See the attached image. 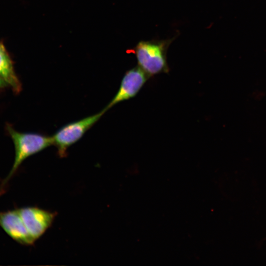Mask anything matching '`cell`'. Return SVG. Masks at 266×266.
Listing matches in <instances>:
<instances>
[{"instance_id": "obj_7", "label": "cell", "mask_w": 266, "mask_h": 266, "mask_svg": "<svg viewBox=\"0 0 266 266\" xmlns=\"http://www.w3.org/2000/svg\"><path fill=\"white\" fill-rule=\"evenodd\" d=\"M0 78L5 81L16 93L22 88L21 84L14 70L10 58L4 46L0 43Z\"/></svg>"}, {"instance_id": "obj_4", "label": "cell", "mask_w": 266, "mask_h": 266, "mask_svg": "<svg viewBox=\"0 0 266 266\" xmlns=\"http://www.w3.org/2000/svg\"><path fill=\"white\" fill-rule=\"evenodd\" d=\"M149 78L138 66L128 70L121 80L118 91L105 108L107 110L119 102L134 97Z\"/></svg>"}, {"instance_id": "obj_5", "label": "cell", "mask_w": 266, "mask_h": 266, "mask_svg": "<svg viewBox=\"0 0 266 266\" xmlns=\"http://www.w3.org/2000/svg\"><path fill=\"white\" fill-rule=\"evenodd\" d=\"M20 215L29 233L35 241L52 224L55 215L36 207L18 208Z\"/></svg>"}, {"instance_id": "obj_3", "label": "cell", "mask_w": 266, "mask_h": 266, "mask_svg": "<svg viewBox=\"0 0 266 266\" xmlns=\"http://www.w3.org/2000/svg\"><path fill=\"white\" fill-rule=\"evenodd\" d=\"M106 111L104 108L98 113L67 124L59 129L52 136L59 155L65 156L67 148L79 140Z\"/></svg>"}, {"instance_id": "obj_2", "label": "cell", "mask_w": 266, "mask_h": 266, "mask_svg": "<svg viewBox=\"0 0 266 266\" xmlns=\"http://www.w3.org/2000/svg\"><path fill=\"white\" fill-rule=\"evenodd\" d=\"M7 129L14 144L15 155L12 168L1 183L0 191L5 188L25 160L53 144L52 136L35 133H19L10 126L7 127Z\"/></svg>"}, {"instance_id": "obj_1", "label": "cell", "mask_w": 266, "mask_h": 266, "mask_svg": "<svg viewBox=\"0 0 266 266\" xmlns=\"http://www.w3.org/2000/svg\"><path fill=\"white\" fill-rule=\"evenodd\" d=\"M174 38L140 41L134 48L138 66L149 78L169 72L166 52Z\"/></svg>"}, {"instance_id": "obj_8", "label": "cell", "mask_w": 266, "mask_h": 266, "mask_svg": "<svg viewBox=\"0 0 266 266\" xmlns=\"http://www.w3.org/2000/svg\"><path fill=\"white\" fill-rule=\"evenodd\" d=\"M7 85V84L4 80L0 78V88L4 87Z\"/></svg>"}, {"instance_id": "obj_6", "label": "cell", "mask_w": 266, "mask_h": 266, "mask_svg": "<svg viewBox=\"0 0 266 266\" xmlns=\"http://www.w3.org/2000/svg\"><path fill=\"white\" fill-rule=\"evenodd\" d=\"M0 227L18 243L31 245L35 241L25 226L18 209L0 212Z\"/></svg>"}]
</instances>
